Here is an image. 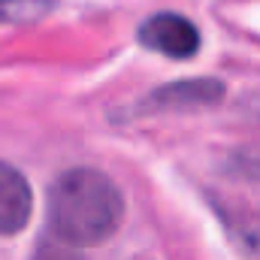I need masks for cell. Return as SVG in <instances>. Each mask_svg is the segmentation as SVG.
<instances>
[{"label": "cell", "instance_id": "ba28073f", "mask_svg": "<svg viewBox=\"0 0 260 260\" xmlns=\"http://www.w3.org/2000/svg\"><path fill=\"white\" fill-rule=\"evenodd\" d=\"M242 245H245V251L254 260H260V221L257 224H248L242 230Z\"/></svg>", "mask_w": 260, "mask_h": 260}, {"label": "cell", "instance_id": "3957f363", "mask_svg": "<svg viewBox=\"0 0 260 260\" xmlns=\"http://www.w3.org/2000/svg\"><path fill=\"white\" fill-rule=\"evenodd\" d=\"M224 97V85L218 79H182L173 85H164L151 91L142 103L139 112H188V109H206L215 106Z\"/></svg>", "mask_w": 260, "mask_h": 260}, {"label": "cell", "instance_id": "6da1fadb", "mask_svg": "<svg viewBox=\"0 0 260 260\" xmlns=\"http://www.w3.org/2000/svg\"><path fill=\"white\" fill-rule=\"evenodd\" d=\"M124 218V200L115 182L91 167L61 173L49 188L52 236L70 248H91L115 236Z\"/></svg>", "mask_w": 260, "mask_h": 260}, {"label": "cell", "instance_id": "5b68a950", "mask_svg": "<svg viewBox=\"0 0 260 260\" xmlns=\"http://www.w3.org/2000/svg\"><path fill=\"white\" fill-rule=\"evenodd\" d=\"M58 0H0V24H30L46 18Z\"/></svg>", "mask_w": 260, "mask_h": 260}, {"label": "cell", "instance_id": "7a4b0ae2", "mask_svg": "<svg viewBox=\"0 0 260 260\" xmlns=\"http://www.w3.org/2000/svg\"><path fill=\"white\" fill-rule=\"evenodd\" d=\"M139 40L151 52L176 58V61L194 58L197 49H200V30L185 15H176V12H157V15H151L139 27Z\"/></svg>", "mask_w": 260, "mask_h": 260}, {"label": "cell", "instance_id": "52a82bcc", "mask_svg": "<svg viewBox=\"0 0 260 260\" xmlns=\"http://www.w3.org/2000/svg\"><path fill=\"white\" fill-rule=\"evenodd\" d=\"M34 260H82V254L76 251V248H70L64 245L61 239H43L40 242V248H37V257Z\"/></svg>", "mask_w": 260, "mask_h": 260}, {"label": "cell", "instance_id": "277c9868", "mask_svg": "<svg viewBox=\"0 0 260 260\" xmlns=\"http://www.w3.org/2000/svg\"><path fill=\"white\" fill-rule=\"evenodd\" d=\"M30 209H34V194L27 179L15 167L0 164V236L24 230V224L30 221Z\"/></svg>", "mask_w": 260, "mask_h": 260}, {"label": "cell", "instance_id": "8992f818", "mask_svg": "<svg viewBox=\"0 0 260 260\" xmlns=\"http://www.w3.org/2000/svg\"><path fill=\"white\" fill-rule=\"evenodd\" d=\"M227 170L242 176V179H251V182H260V142L254 145H242L230 154L227 160Z\"/></svg>", "mask_w": 260, "mask_h": 260}]
</instances>
